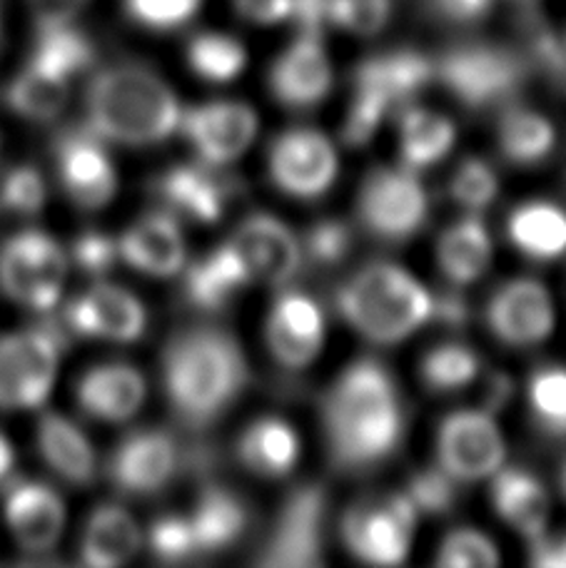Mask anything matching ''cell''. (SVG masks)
Returning a JSON list of instances; mask_svg holds the SVG:
<instances>
[{
	"label": "cell",
	"mask_w": 566,
	"mask_h": 568,
	"mask_svg": "<svg viewBox=\"0 0 566 568\" xmlns=\"http://www.w3.org/2000/svg\"><path fill=\"white\" fill-rule=\"evenodd\" d=\"M180 130L205 165L225 168L252 145L257 115L242 103H208L183 113Z\"/></svg>",
	"instance_id": "cell-11"
},
{
	"label": "cell",
	"mask_w": 566,
	"mask_h": 568,
	"mask_svg": "<svg viewBox=\"0 0 566 568\" xmlns=\"http://www.w3.org/2000/svg\"><path fill=\"white\" fill-rule=\"evenodd\" d=\"M33 55L55 68L58 73L75 80L93 65L95 48L83 30H78L73 23H53L38 26Z\"/></svg>",
	"instance_id": "cell-36"
},
{
	"label": "cell",
	"mask_w": 566,
	"mask_h": 568,
	"mask_svg": "<svg viewBox=\"0 0 566 568\" xmlns=\"http://www.w3.org/2000/svg\"><path fill=\"white\" fill-rule=\"evenodd\" d=\"M494 506L504 521L529 539H539L549 519V496L532 474L507 469L494 481Z\"/></svg>",
	"instance_id": "cell-29"
},
{
	"label": "cell",
	"mask_w": 566,
	"mask_h": 568,
	"mask_svg": "<svg viewBox=\"0 0 566 568\" xmlns=\"http://www.w3.org/2000/svg\"><path fill=\"white\" fill-rule=\"evenodd\" d=\"M158 190L165 200V210L198 222H215L225 210L232 185L225 175L202 162L170 170Z\"/></svg>",
	"instance_id": "cell-21"
},
{
	"label": "cell",
	"mask_w": 566,
	"mask_h": 568,
	"mask_svg": "<svg viewBox=\"0 0 566 568\" xmlns=\"http://www.w3.org/2000/svg\"><path fill=\"white\" fill-rule=\"evenodd\" d=\"M357 217L372 235L390 242L412 237L427 217V195L410 168H377L362 182Z\"/></svg>",
	"instance_id": "cell-6"
},
{
	"label": "cell",
	"mask_w": 566,
	"mask_h": 568,
	"mask_svg": "<svg viewBox=\"0 0 566 568\" xmlns=\"http://www.w3.org/2000/svg\"><path fill=\"white\" fill-rule=\"evenodd\" d=\"M509 237L522 255L547 262L566 252V212L552 202H529L509 217Z\"/></svg>",
	"instance_id": "cell-31"
},
{
	"label": "cell",
	"mask_w": 566,
	"mask_h": 568,
	"mask_svg": "<svg viewBox=\"0 0 566 568\" xmlns=\"http://www.w3.org/2000/svg\"><path fill=\"white\" fill-rule=\"evenodd\" d=\"M150 551H153L160 561L165 564H183L192 556H198V541L195 531H192L190 516H163L148 534Z\"/></svg>",
	"instance_id": "cell-41"
},
{
	"label": "cell",
	"mask_w": 566,
	"mask_h": 568,
	"mask_svg": "<svg viewBox=\"0 0 566 568\" xmlns=\"http://www.w3.org/2000/svg\"><path fill=\"white\" fill-rule=\"evenodd\" d=\"M302 245V257L315 262L320 267H335L350 255L352 232L345 222L325 220L312 225Z\"/></svg>",
	"instance_id": "cell-44"
},
{
	"label": "cell",
	"mask_w": 566,
	"mask_h": 568,
	"mask_svg": "<svg viewBox=\"0 0 566 568\" xmlns=\"http://www.w3.org/2000/svg\"><path fill=\"white\" fill-rule=\"evenodd\" d=\"M235 8L242 18L257 26H275L292 18L295 0H235Z\"/></svg>",
	"instance_id": "cell-51"
},
{
	"label": "cell",
	"mask_w": 566,
	"mask_h": 568,
	"mask_svg": "<svg viewBox=\"0 0 566 568\" xmlns=\"http://www.w3.org/2000/svg\"><path fill=\"white\" fill-rule=\"evenodd\" d=\"M487 320L492 332L512 347H529L547 339L554 327L549 292L537 280H514L494 294Z\"/></svg>",
	"instance_id": "cell-13"
},
{
	"label": "cell",
	"mask_w": 566,
	"mask_h": 568,
	"mask_svg": "<svg viewBox=\"0 0 566 568\" xmlns=\"http://www.w3.org/2000/svg\"><path fill=\"white\" fill-rule=\"evenodd\" d=\"M190 68L210 83H228L237 78L247 63V53L240 40L222 33H200L188 45Z\"/></svg>",
	"instance_id": "cell-37"
},
{
	"label": "cell",
	"mask_w": 566,
	"mask_h": 568,
	"mask_svg": "<svg viewBox=\"0 0 566 568\" xmlns=\"http://www.w3.org/2000/svg\"><path fill=\"white\" fill-rule=\"evenodd\" d=\"M270 88L282 105L312 108L332 88V68L322 48V36L300 33L272 68Z\"/></svg>",
	"instance_id": "cell-17"
},
{
	"label": "cell",
	"mask_w": 566,
	"mask_h": 568,
	"mask_svg": "<svg viewBox=\"0 0 566 568\" xmlns=\"http://www.w3.org/2000/svg\"><path fill=\"white\" fill-rule=\"evenodd\" d=\"M38 449L50 469L63 476L70 484H90L95 479L98 464L93 444L78 426L60 417V414H46L38 424Z\"/></svg>",
	"instance_id": "cell-25"
},
{
	"label": "cell",
	"mask_w": 566,
	"mask_h": 568,
	"mask_svg": "<svg viewBox=\"0 0 566 568\" xmlns=\"http://www.w3.org/2000/svg\"><path fill=\"white\" fill-rule=\"evenodd\" d=\"M529 399L542 429L566 436V369L544 367L534 374Z\"/></svg>",
	"instance_id": "cell-39"
},
{
	"label": "cell",
	"mask_w": 566,
	"mask_h": 568,
	"mask_svg": "<svg viewBox=\"0 0 566 568\" xmlns=\"http://www.w3.org/2000/svg\"><path fill=\"white\" fill-rule=\"evenodd\" d=\"M58 178L75 205L98 210L115 195L118 178L113 160L105 152V140L90 130H75L58 140Z\"/></svg>",
	"instance_id": "cell-12"
},
{
	"label": "cell",
	"mask_w": 566,
	"mask_h": 568,
	"mask_svg": "<svg viewBox=\"0 0 566 568\" xmlns=\"http://www.w3.org/2000/svg\"><path fill=\"white\" fill-rule=\"evenodd\" d=\"M202 0H125L128 16L150 30H175L198 13Z\"/></svg>",
	"instance_id": "cell-46"
},
{
	"label": "cell",
	"mask_w": 566,
	"mask_h": 568,
	"mask_svg": "<svg viewBox=\"0 0 566 568\" xmlns=\"http://www.w3.org/2000/svg\"><path fill=\"white\" fill-rule=\"evenodd\" d=\"M80 407L95 419L125 422L145 399V382L133 367L105 364L88 372L78 387Z\"/></svg>",
	"instance_id": "cell-23"
},
{
	"label": "cell",
	"mask_w": 566,
	"mask_h": 568,
	"mask_svg": "<svg viewBox=\"0 0 566 568\" xmlns=\"http://www.w3.org/2000/svg\"><path fill=\"white\" fill-rule=\"evenodd\" d=\"M434 78V63L417 50H392L367 58L355 73V90H367L390 105L404 103L420 93Z\"/></svg>",
	"instance_id": "cell-22"
},
{
	"label": "cell",
	"mask_w": 566,
	"mask_h": 568,
	"mask_svg": "<svg viewBox=\"0 0 566 568\" xmlns=\"http://www.w3.org/2000/svg\"><path fill=\"white\" fill-rule=\"evenodd\" d=\"M439 469L454 481H479L494 474L504 462V439L492 412H454L439 426Z\"/></svg>",
	"instance_id": "cell-8"
},
{
	"label": "cell",
	"mask_w": 566,
	"mask_h": 568,
	"mask_svg": "<svg viewBox=\"0 0 566 568\" xmlns=\"http://www.w3.org/2000/svg\"><path fill=\"white\" fill-rule=\"evenodd\" d=\"M437 564L447 568H492L499 564V554L484 534L459 529L444 539Z\"/></svg>",
	"instance_id": "cell-43"
},
{
	"label": "cell",
	"mask_w": 566,
	"mask_h": 568,
	"mask_svg": "<svg viewBox=\"0 0 566 568\" xmlns=\"http://www.w3.org/2000/svg\"><path fill=\"white\" fill-rule=\"evenodd\" d=\"M417 506L407 494H394L377 504L355 506L342 524L347 549L372 566H397L410 554L417 526Z\"/></svg>",
	"instance_id": "cell-7"
},
{
	"label": "cell",
	"mask_w": 566,
	"mask_h": 568,
	"mask_svg": "<svg viewBox=\"0 0 566 568\" xmlns=\"http://www.w3.org/2000/svg\"><path fill=\"white\" fill-rule=\"evenodd\" d=\"M322 429L340 471L377 469L397 452L404 434L397 382L375 359L350 364L322 402Z\"/></svg>",
	"instance_id": "cell-1"
},
{
	"label": "cell",
	"mask_w": 566,
	"mask_h": 568,
	"mask_svg": "<svg viewBox=\"0 0 566 568\" xmlns=\"http://www.w3.org/2000/svg\"><path fill=\"white\" fill-rule=\"evenodd\" d=\"M70 83L73 80L58 73L55 68H50L40 58L30 55L26 68L20 70L8 88V105L18 115L46 123V120H53L63 110Z\"/></svg>",
	"instance_id": "cell-28"
},
{
	"label": "cell",
	"mask_w": 566,
	"mask_h": 568,
	"mask_svg": "<svg viewBox=\"0 0 566 568\" xmlns=\"http://www.w3.org/2000/svg\"><path fill=\"white\" fill-rule=\"evenodd\" d=\"M10 469H13V446L0 434V481H6Z\"/></svg>",
	"instance_id": "cell-58"
},
{
	"label": "cell",
	"mask_w": 566,
	"mask_h": 568,
	"mask_svg": "<svg viewBox=\"0 0 566 568\" xmlns=\"http://www.w3.org/2000/svg\"><path fill=\"white\" fill-rule=\"evenodd\" d=\"M479 374V357L464 344H442L422 362V382L434 392H457Z\"/></svg>",
	"instance_id": "cell-38"
},
{
	"label": "cell",
	"mask_w": 566,
	"mask_h": 568,
	"mask_svg": "<svg viewBox=\"0 0 566 568\" xmlns=\"http://www.w3.org/2000/svg\"><path fill=\"white\" fill-rule=\"evenodd\" d=\"M390 108L392 105L387 100H382L380 95L367 93V90H357L355 103H352V110L345 120V130H342V138H345L347 145L360 148L370 142Z\"/></svg>",
	"instance_id": "cell-48"
},
{
	"label": "cell",
	"mask_w": 566,
	"mask_h": 568,
	"mask_svg": "<svg viewBox=\"0 0 566 568\" xmlns=\"http://www.w3.org/2000/svg\"><path fill=\"white\" fill-rule=\"evenodd\" d=\"M390 0H327V26L355 36H375L390 20Z\"/></svg>",
	"instance_id": "cell-40"
},
{
	"label": "cell",
	"mask_w": 566,
	"mask_h": 568,
	"mask_svg": "<svg viewBox=\"0 0 566 568\" xmlns=\"http://www.w3.org/2000/svg\"><path fill=\"white\" fill-rule=\"evenodd\" d=\"M237 454L250 471L260 476H285L300 456V439L287 422L260 419L240 436Z\"/></svg>",
	"instance_id": "cell-30"
},
{
	"label": "cell",
	"mask_w": 566,
	"mask_h": 568,
	"mask_svg": "<svg viewBox=\"0 0 566 568\" xmlns=\"http://www.w3.org/2000/svg\"><path fill=\"white\" fill-rule=\"evenodd\" d=\"M23 247L28 280H30V304L33 310H53L60 300V290L65 282V255L53 240L43 232L28 230L16 235Z\"/></svg>",
	"instance_id": "cell-34"
},
{
	"label": "cell",
	"mask_w": 566,
	"mask_h": 568,
	"mask_svg": "<svg viewBox=\"0 0 566 568\" xmlns=\"http://www.w3.org/2000/svg\"><path fill=\"white\" fill-rule=\"evenodd\" d=\"M325 339V320L315 300L287 292L275 302L267 320V342L280 364L290 369L307 367Z\"/></svg>",
	"instance_id": "cell-18"
},
{
	"label": "cell",
	"mask_w": 566,
	"mask_h": 568,
	"mask_svg": "<svg viewBox=\"0 0 566 568\" xmlns=\"http://www.w3.org/2000/svg\"><path fill=\"white\" fill-rule=\"evenodd\" d=\"M527 73V60L517 50L492 43L449 48L434 63V78H439L442 85L472 110L509 103L519 93Z\"/></svg>",
	"instance_id": "cell-5"
},
{
	"label": "cell",
	"mask_w": 566,
	"mask_h": 568,
	"mask_svg": "<svg viewBox=\"0 0 566 568\" xmlns=\"http://www.w3.org/2000/svg\"><path fill=\"white\" fill-rule=\"evenodd\" d=\"M63 329L80 337L133 342L145 329V310L125 290L100 284L70 304Z\"/></svg>",
	"instance_id": "cell-14"
},
{
	"label": "cell",
	"mask_w": 566,
	"mask_h": 568,
	"mask_svg": "<svg viewBox=\"0 0 566 568\" xmlns=\"http://www.w3.org/2000/svg\"><path fill=\"white\" fill-rule=\"evenodd\" d=\"M33 8V16L38 26H53V23H73L75 16L83 10L88 0H28Z\"/></svg>",
	"instance_id": "cell-53"
},
{
	"label": "cell",
	"mask_w": 566,
	"mask_h": 568,
	"mask_svg": "<svg viewBox=\"0 0 566 568\" xmlns=\"http://www.w3.org/2000/svg\"><path fill=\"white\" fill-rule=\"evenodd\" d=\"M337 310L365 339L394 344L432 320V294L402 267L372 262L337 292Z\"/></svg>",
	"instance_id": "cell-4"
},
{
	"label": "cell",
	"mask_w": 566,
	"mask_h": 568,
	"mask_svg": "<svg viewBox=\"0 0 566 568\" xmlns=\"http://www.w3.org/2000/svg\"><path fill=\"white\" fill-rule=\"evenodd\" d=\"M140 549V529L125 509L120 506H100L90 516L83 536V561L95 568H113L130 561Z\"/></svg>",
	"instance_id": "cell-27"
},
{
	"label": "cell",
	"mask_w": 566,
	"mask_h": 568,
	"mask_svg": "<svg viewBox=\"0 0 566 568\" xmlns=\"http://www.w3.org/2000/svg\"><path fill=\"white\" fill-rule=\"evenodd\" d=\"M532 564L542 568H566V534L557 539H534Z\"/></svg>",
	"instance_id": "cell-56"
},
{
	"label": "cell",
	"mask_w": 566,
	"mask_h": 568,
	"mask_svg": "<svg viewBox=\"0 0 566 568\" xmlns=\"http://www.w3.org/2000/svg\"><path fill=\"white\" fill-rule=\"evenodd\" d=\"M163 379L178 419L192 429H205L245 392L247 359L230 332L190 327L168 342Z\"/></svg>",
	"instance_id": "cell-2"
},
{
	"label": "cell",
	"mask_w": 566,
	"mask_h": 568,
	"mask_svg": "<svg viewBox=\"0 0 566 568\" xmlns=\"http://www.w3.org/2000/svg\"><path fill=\"white\" fill-rule=\"evenodd\" d=\"M128 265L155 277H168L185 265V240L170 210L150 212L118 242Z\"/></svg>",
	"instance_id": "cell-20"
},
{
	"label": "cell",
	"mask_w": 566,
	"mask_h": 568,
	"mask_svg": "<svg viewBox=\"0 0 566 568\" xmlns=\"http://www.w3.org/2000/svg\"><path fill=\"white\" fill-rule=\"evenodd\" d=\"M292 20L297 23L300 33L322 36L327 26V0H295Z\"/></svg>",
	"instance_id": "cell-55"
},
{
	"label": "cell",
	"mask_w": 566,
	"mask_h": 568,
	"mask_svg": "<svg viewBox=\"0 0 566 568\" xmlns=\"http://www.w3.org/2000/svg\"><path fill=\"white\" fill-rule=\"evenodd\" d=\"M327 496L317 484L300 486L290 494L280 511L265 551L260 556L262 566H320L322 541H325Z\"/></svg>",
	"instance_id": "cell-9"
},
{
	"label": "cell",
	"mask_w": 566,
	"mask_h": 568,
	"mask_svg": "<svg viewBox=\"0 0 566 568\" xmlns=\"http://www.w3.org/2000/svg\"><path fill=\"white\" fill-rule=\"evenodd\" d=\"M489 397H487V412H497L504 402L509 397V379L507 377H494L489 382Z\"/></svg>",
	"instance_id": "cell-57"
},
{
	"label": "cell",
	"mask_w": 566,
	"mask_h": 568,
	"mask_svg": "<svg viewBox=\"0 0 566 568\" xmlns=\"http://www.w3.org/2000/svg\"><path fill=\"white\" fill-rule=\"evenodd\" d=\"M270 175L292 197H320L337 178V152L317 130H287L272 142Z\"/></svg>",
	"instance_id": "cell-10"
},
{
	"label": "cell",
	"mask_w": 566,
	"mask_h": 568,
	"mask_svg": "<svg viewBox=\"0 0 566 568\" xmlns=\"http://www.w3.org/2000/svg\"><path fill=\"white\" fill-rule=\"evenodd\" d=\"M73 257L78 262V267L90 272V275H105L120 257V247L118 242L110 240L108 235L85 232V235H80L75 242Z\"/></svg>",
	"instance_id": "cell-50"
},
{
	"label": "cell",
	"mask_w": 566,
	"mask_h": 568,
	"mask_svg": "<svg viewBox=\"0 0 566 568\" xmlns=\"http://www.w3.org/2000/svg\"><path fill=\"white\" fill-rule=\"evenodd\" d=\"M562 489L566 494V466H564V474H562Z\"/></svg>",
	"instance_id": "cell-59"
},
{
	"label": "cell",
	"mask_w": 566,
	"mask_h": 568,
	"mask_svg": "<svg viewBox=\"0 0 566 568\" xmlns=\"http://www.w3.org/2000/svg\"><path fill=\"white\" fill-rule=\"evenodd\" d=\"M232 245L240 252L252 280L282 284L295 277L302 245L290 227L270 215H252L242 222Z\"/></svg>",
	"instance_id": "cell-16"
},
{
	"label": "cell",
	"mask_w": 566,
	"mask_h": 568,
	"mask_svg": "<svg viewBox=\"0 0 566 568\" xmlns=\"http://www.w3.org/2000/svg\"><path fill=\"white\" fill-rule=\"evenodd\" d=\"M252 282L240 252L232 242L192 265L185 275V297L198 310L218 312Z\"/></svg>",
	"instance_id": "cell-24"
},
{
	"label": "cell",
	"mask_w": 566,
	"mask_h": 568,
	"mask_svg": "<svg viewBox=\"0 0 566 568\" xmlns=\"http://www.w3.org/2000/svg\"><path fill=\"white\" fill-rule=\"evenodd\" d=\"M0 409H33L10 339H0Z\"/></svg>",
	"instance_id": "cell-49"
},
{
	"label": "cell",
	"mask_w": 566,
	"mask_h": 568,
	"mask_svg": "<svg viewBox=\"0 0 566 568\" xmlns=\"http://www.w3.org/2000/svg\"><path fill=\"white\" fill-rule=\"evenodd\" d=\"M180 446L168 432H135L125 436L110 459V476L123 491L153 494L173 479Z\"/></svg>",
	"instance_id": "cell-15"
},
{
	"label": "cell",
	"mask_w": 566,
	"mask_h": 568,
	"mask_svg": "<svg viewBox=\"0 0 566 568\" xmlns=\"http://www.w3.org/2000/svg\"><path fill=\"white\" fill-rule=\"evenodd\" d=\"M46 202V182L36 168H16L0 180V210L8 215H36Z\"/></svg>",
	"instance_id": "cell-42"
},
{
	"label": "cell",
	"mask_w": 566,
	"mask_h": 568,
	"mask_svg": "<svg viewBox=\"0 0 566 568\" xmlns=\"http://www.w3.org/2000/svg\"><path fill=\"white\" fill-rule=\"evenodd\" d=\"M554 148L547 118L527 108H504L499 118V150L514 165H537Z\"/></svg>",
	"instance_id": "cell-35"
},
{
	"label": "cell",
	"mask_w": 566,
	"mask_h": 568,
	"mask_svg": "<svg viewBox=\"0 0 566 568\" xmlns=\"http://www.w3.org/2000/svg\"><path fill=\"white\" fill-rule=\"evenodd\" d=\"M198 551L215 554L235 544L247 529V509L237 494L222 486H208L190 514Z\"/></svg>",
	"instance_id": "cell-26"
},
{
	"label": "cell",
	"mask_w": 566,
	"mask_h": 568,
	"mask_svg": "<svg viewBox=\"0 0 566 568\" xmlns=\"http://www.w3.org/2000/svg\"><path fill=\"white\" fill-rule=\"evenodd\" d=\"M497 175L482 160L462 162L452 180V195L464 210H482L497 197Z\"/></svg>",
	"instance_id": "cell-45"
},
{
	"label": "cell",
	"mask_w": 566,
	"mask_h": 568,
	"mask_svg": "<svg viewBox=\"0 0 566 568\" xmlns=\"http://www.w3.org/2000/svg\"><path fill=\"white\" fill-rule=\"evenodd\" d=\"M439 267L454 284H469L482 277L492 260V240L477 217H464L439 237Z\"/></svg>",
	"instance_id": "cell-32"
},
{
	"label": "cell",
	"mask_w": 566,
	"mask_h": 568,
	"mask_svg": "<svg viewBox=\"0 0 566 568\" xmlns=\"http://www.w3.org/2000/svg\"><path fill=\"white\" fill-rule=\"evenodd\" d=\"M183 108L155 73L108 68L88 88V130L118 145H155L180 130Z\"/></svg>",
	"instance_id": "cell-3"
},
{
	"label": "cell",
	"mask_w": 566,
	"mask_h": 568,
	"mask_svg": "<svg viewBox=\"0 0 566 568\" xmlns=\"http://www.w3.org/2000/svg\"><path fill=\"white\" fill-rule=\"evenodd\" d=\"M6 519L18 544L28 551H48L60 539L65 509L60 496L46 484L18 481L8 486Z\"/></svg>",
	"instance_id": "cell-19"
},
{
	"label": "cell",
	"mask_w": 566,
	"mask_h": 568,
	"mask_svg": "<svg viewBox=\"0 0 566 568\" xmlns=\"http://www.w3.org/2000/svg\"><path fill=\"white\" fill-rule=\"evenodd\" d=\"M407 496L417 511L424 514H447L457 501V481L444 469H424L412 476Z\"/></svg>",
	"instance_id": "cell-47"
},
{
	"label": "cell",
	"mask_w": 566,
	"mask_h": 568,
	"mask_svg": "<svg viewBox=\"0 0 566 568\" xmlns=\"http://www.w3.org/2000/svg\"><path fill=\"white\" fill-rule=\"evenodd\" d=\"M454 145V125L447 118L422 108H410L400 120L402 162L410 170L437 165Z\"/></svg>",
	"instance_id": "cell-33"
},
{
	"label": "cell",
	"mask_w": 566,
	"mask_h": 568,
	"mask_svg": "<svg viewBox=\"0 0 566 568\" xmlns=\"http://www.w3.org/2000/svg\"><path fill=\"white\" fill-rule=\"evenodd\" d=\"M429 6L439 18L449 23H477L489 13L494 0H429Z\"/></svg>",
	"instance_id": "cell-52"
},
{
	"label": "cell",
	"mask_w": 566,
	"mask_h": 568,
	"mask_svg": "<svg viewBox=\"0 0 566 568\" xmlns=\"http://www.w3.org/2000/svg\"><path fill=\"white\" fill-rule=\"evenodd\" d=\"M432 320H437L444 327L457 329L469 320V304L459 292H442L432 297Z\"/></svg>",
	"instance_id": "cell-54"
}]
</instances>
